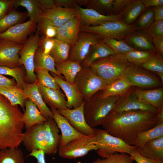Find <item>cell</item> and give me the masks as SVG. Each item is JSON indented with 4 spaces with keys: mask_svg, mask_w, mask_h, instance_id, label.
Instances as JSON below:
<instances>
[{
    "mask_svg": "<svg viewBox=\"0 0 163 163\" xmlns=\"http://www.w3.org/2000/svg\"><path fill=\"white\" fill-rule=\"evenodd\" d=\"M157 114L139 110L111 111L101 125L109 134L133 145L139 133L157 124Z\"/></svg>",
    "mask_w": 163,
    "mask_h": 163,
    "instance_id": "1",
    "label": "cell"
},
{
    "mask_svg": "<svg viewBox=\"0 0 163 163\" xmlns=\"http://www.w3.org/2000/svg\"><path fill=\"white\" fill-rule=\"evenodd\" d=\"M23 113L0 94V150L18 148L22 142L24 123Z\"/></svg>",
    "mask_w": 163,
    "mask_h": 163,
    "instance_id": "2",
    "label": "cell"
},
{
    "mask_svg": "<svg viewBox=\"0 0 163 163\" xmlns=\"http://www.w3.org/2000/svg\"><path fill=\"white\" fill-rule=\"evenodd\" d=\"M53 118L34 125L24 133L22 142L29 151L42 149L45 154H55L58 150L60 135Z\"/></svg>",
    "mask_w": 163,
    "mask_h": 163,
    "instance_id": "3",
    "label": "cell"
},
{
    "mask_svg": "<svg viewBox=\"0 0 163 163\" xmlns=\"http://www.w3.org/2000/svg\"><path fill=\"white\" fill-rule=\"evenodd\" d=\"M130 63L124 54L117 53L98 59L89 67L108 84L123 76L125 69Z\"/></svg>",
    "mask_w": 163,
    "mask_h": 163,
    "instance_id": "4",
    "label": "cell"
},
{
    "mask_svg": "<svg viewBox=\"0 0 163 163\" xmlns=\"http://www.w3.org/2000/svg\"><path fill=\"white\" fill-rule=\"evenodd\" d=\"M119 96L102 98L94 95L88 101H85L84 112L88 124L94 128L101 125L105 118L112 110L119 99Z\"/></svg>",
    "mask_w": 163,
    "mask_h": 163,
    "instance_id": "5",
    "label": "cell"
},
{
    "mask_svg": "<svg viewBox=\"0 0 163 163\" xmlns=\"http://www.w3.org/2000/svg\"><path fill=\"white\" fill-rule=\"evenodd\" d=\"M97 153L103 158L116 152L129 155L137 147L129 145L122 139L109 134L104 129L94 128Z\"/></svg>",
    "mask_w": 163,
    "mask_h": 163,
    "instance_id": "6",
    "label": "cell"
},
{
    "mask_svg": "<svg viewBox=\"0 0 163 163\" xmlns=\"http://www.w3.org/2000/svg\"><path fill=\"white\" fill-rule=\"evenodd\" d=\"M136 31L133 25L126 24L122 20L111 21L94 26L80 25V31L95 34L101 40L114 38L124 40Z\"/></svg>",
    "mask_w": 163,
    "mask_h": 163,
    "instance_id": "7",
    "label": "cell"
},
{
    "mask_svg": "<svg viewBox=\"0 0 163 163\" xmlns=\"http://www.w3.org/2000/svg\"><path fill=\"white\" fill-rule=\"evenodd\" d=\"M74 83L85 101L90 100L108 84L106 81L95 74L89 67L82 68L77 74Z\"/></svg>",
    "mask_w": 163,
    "mask_h": 163,
    "instance_id": "8",
    "label": "cell"
},
{
    "mask_svg": "<svg viewBox=\"0 0 163 163\" xmlns=\"http://www.w3.org/2000/svg\"><path fill=\"white\" fill-rule=\"evenodd\" d=\"M40 37V34L37 30L27 39L19 53V65H24L26 72L25 80L29 84L37 82L34 73V59L35 52L38 48Z\"/></svg>",
    "mask_w": 163,
    "mask_h": 163,
    "instance_id": "9",
    "label": "cell"
},
{
    "mask_svg": "<svg viewBox=\"0 0 163 163\" xmlns=\"http://www.w3.org/2000/svg\"><path fill=\"white\" fill-rule=\"evenodd\" d=\"M101 40L97 34L80 31L71 46L69 59L81 65L92 46Z\"/></svg>",
    "mask_w": 163,
    "mask_h": 163,
    "instance_id": "10",
    "label": "cell"
},
{
    "mask_svg": "<svg viewBox=\"0 0 163 163\" xmlns=\"http://www.w3.org/2000/svg\"><path fill=\"white\" fill-rule=\"evenodd\" d=\"M95 141V136L75 139L59 149V155L62 158L70 159L84 156L90 151L97 150Z\"/></svg>",
    "mask_w": 163,
    "mask_h": 163,
    "instance_id": "11",
    "label": "cell"
},
{
    "mask_svg": "<svg viewBox=\"0 0 163 163\" xmlns=\"http://www.w3.org/2000/svg\"><path fill=\"white\" fill-rule=\"evenodd\" d=\"M132 85L144 88H153L161 85L157 78L149 74L139 66L130 63L124 73Z\"/></svg>",
    "mask_w": 163,
    "mask_h": 163,
    "instance_id": "12",
    "label": "cell"
},
{
    "mask_svg": "<svg viewBox=\"0 0 163 163\" xmlns=\"http://www.w3.org/2000/svg\"><path fill=\"white\" fill-rule=\"evenodd\" d=\"M84 102L79 107L75 109L58 110V112L66 117L71 125L77 131L87 136H95L94 128L87 123L84 112Z\"/></svg>",
    "mask_w": 163,
    "mask_h": 163,
    "instance_id": "13",
    "label": "cell"
},
{
    "mask_svg": "<svg viewBox=\"0 0 163 163\" xmlns=\"http://www.w3.org/2000/svg\"><path fill=\"white\" fill-rule=\"evenodd\" d=\"M37 28V24L29 20L25 22L16 24L0 33V39L23 45L28 36L34 32Z\"/></svg>",
    "mask_w": 163,
    "mask_h": 163,
    "instance_id": "14",
    "label": "cell"
},
{
    "mask_svg": "<svg viewBox=\"0 0 163 163\" xmlns=\"http://www.w3.org/2000/svg\"><path fill=\"white\" fill-rule=\"evenodd\" d=\"M23 45L0 39V66L14 68L19 66V53Z\"/></svg>",
    "mask_w": 163,
    "mask_h": 163,
    "instance_id": "15",
    "label": "cell"
},
{
    "mask_svg": "<svg viewBox=\"0 0 163 163\" xmlns=\"http://www.w3.org/2000/svg\"><path fill=\"white\" fill-rule=\"evenodd\" d=\"M50 109L53 114V118L61 133L58 149L73 139L87 136L75 129L70 124L68 120L61 114L56 109L52 108Z\"/></svg>",
    "mask_w": 163,
    "mask_h": 163,
    "instance_id": "16",
    "label": "cell"
},
{
    "mask_svg": "<svg viewBox=\"0 0 163 163\" xmlns=\"http://www.w3.org/2000/svg\"><path fill=\"white\" fill-rule=\"evenodd\" d=\"M141 110L157 114L158 110L151 105L145 104L139 100L133 92L130 93L115 104L112 110L121 112L132 110Z\"/></svg>",
    "mask_w": 163,
    "mask_h": 163,
    "instance_id": "17",
    "label": "cell"
},
{
    "mask_svg": "<svg viewBox=\"0 0 163 163\" xmlns=\"http://www.w3.org/2000/svg\"><path fill=\"white\" fill-rule=\"evenodd\" d=\"M80 24L86 26H94L104 23L117 20H122V14L115 15L102 14L91 9L84 8L78 6Z\"/></svg>",
    "mask_w": 163,
    "mask_h": 163,
    "instance_id": "18",
    "label": "cell"
},
{
    "mask_svg": "<svg viewBox=\"0 0 163 163\" xmlns=\"http://www.w3.org/2000/svg\"><path fill=\"white\" fill-rule=\"evenodd\" d=\"M67 98V108L73 109L80 106L85 101L76 85L68 82L55 74L50 72Z\"/></svg>",
    "mask_w": 163,
    "mask_h": 163,
    "instance_id": "19",
    "label": "cell"
},
{
    "mask_svg": "<svg viewBox=\"0 0 163 163\" xmlns=\"http://www.w3.org/2000/svg\"><path fill=\"white\" fill-rule=\"evenodd\" d=\"M77 8H70L56 6L44 11L43 18L51 21L57 27L60 26L79 15Z\"/></svg>",
    "mask_w": 163,
    "mask_h": 163,
    "instance_id": "20",
    "label": "cell"
},
{
    "mask_svg": "<svg viewBox=\"0 0 163 163\" xmlns=\"http://www.w3.org/2000/svg\"><path fill=\"white\" fill-rule=\"evenodd\" d=\"M80 25L78 15L58 27L56 38L71 46L80 31Z\"/></svg>",
    "mask_w": 163,
    "mask_h": 163,
    "instance_id": "21",
    "label": "cell"
},
{
    "mask_svg": "<svg viewBox=\"0 0 163 163\" xmlns=\"http://www.w3.org/2000/svg\"><path fill=\"white\" fill-rule=\"evenodd\" d=\"M37 83L43 101L50 108L57 110L67 108L66 101L60 90L49 88Z\"/></svg>",
    "mask_w": 163,
    "mask_h": 163,
    "instance_id": "22",
    "label": "cell"
},
{
    "mask_svg": "<svg viewBox=\"0 0 163 163\" xmlns=\"http://www.w3.org/2000/svg\"><path fill=\"white\" fill-rule=\"evenodd\" d=\"M23 91L27 98L34 103L43 116L46 118H53L52 111L44 102L39 91L37 82L33 84H27Z\"/></svg>",
    "mask_w": 163,
    "mask_h": 163,
    "instance_id": "23",
    "label": "cell"
},
{
    "mask_svg": "<svg viewBox=\"0 0 163 163\" xmlns=\"http://www.w3.org/2000/svg\"><path fill=\"white\" fill-rule=\"evenodd\" d=\"M133 93L140 101L152 105L158 110L163 109L162 88L147 90L136 89Z\"/></svg>",
    "mask_w": 163,
    "mask_h": 163,
    "instance_id": "24",
    "label": "cell"
},
{
    "mask_svg": "<svg viewBox=\"0 0 163 163\" xmlns=\"http://www.w3.org/2000/svg\"><path fill=\"white\" fill-rule=\"evenodd\" d=\"M132 86L128 78L124 75L108 83L98 94L101 97L105 98L112 96H119L126 93Z\"/></svg>",
    "mask_w": 163,
    "mask_h": 163,
    "instance_id": "25",
    "label": "cell"
},
{
    "mask_svg": "<svg viewBox=\"0 0 163 163\" xmlns=\"http://www.w3.org/2000/svg\"><path fill=\"white\" fill-rule=\"evenodd\" d=\"M117 54L102 40L92 46L81 66L89 67L95 61L110 55Z\"/></svg>",
    "mask_w": 163,
    "mask_h": 163,
    "instance_id": "26",
    "label": "cell"
},
{
    "mask_svg": "<svg viewBox=\"0 0 163 163\" xmlns=\"http://www.w3.org/2000/svg\"><path fill=\"white\" fill-rule=\"evenodd\" d=\"M123 40L136 50H155L152 43V38L147 34L135 32Z\"/></svg>",
    "mask_w": 163,
    "mask_h": 163,
    "instance_id": "27",
    "label": "cell"
},
{
    "mask_svg": "<svg viewBox=\"0 0 163 163\" xmlns=\"http://www.w3.org/2000/svg\"><path fill=\"white\" fill-rule=\"evenodd\" d=\"M136 150L142 156L163 162V136L147 142L143 148Z\"/></svg>",
    "mask_w": 163,
    "mask_h": 163,
    "instance_id": "28",
    "label": "cell"
},
{
    "mask_svg": "<svg viewBox=\"0 0 163 163\" xmlns=\"http://www.w3.org/2000/svg\"><path fill=\"white\" fill-rule=\"evenodd\" d=\"M25 106V110L22 119L26 130L46 120V118L42 115L37 106L30 99L26 100Z\"/></svg>",
    "mask_w": 163,
    "mask_h": 163,
    "instance_id": "29",
    "label": "cell"
},
{
    "mask_svg": "<svg viewBox=\"0 0 163 163\" xmlns=\"http://www.w3.org/2000/svg\"><path fill=\"white\" fill-rule=\"evenodd\" d=\"M55 67L59 74L62 75L66 81L72 84H74L77 74L83 68L80 64L70 59L55 63Z\"/></svg>",
    "mask_w": 163,
    "mask_h": 163,
    "instance_id": "30",
    "label": "cell"
},
{
    "mask_svg": "<svg viewBox=\"0 0 163 163\" xmlns=\"http://www.w3.org/2000/svg\"><path fill=\"white\" fill-rule=\"evenodd\" d=\"M22 6L25 8L29 20L38 23L43 18V11L38 0H15L14 6Z\"/></svg>",
    "mask_w": 163,
    "mask_h": 163,
    "instance_id": "31",
    "label": "cell"
},
{
    "mask_svg": "<svg viewBox=\"0 0 163 163\" xmlns=\"http://www.w3.org/2000/svg\"><path fill=\"white\" fill-rule=\"evenodd\" d=\"M163 136V123L157 124L153 127L139 133L133 145L143 148L147 142Z\"/></svg>",
    "mask_w": 163,
    "mask_h": 163,
    "instance_id": "32",
    "label": "cell"
},
{
    "mask_svg": "<svg viewBox=\"0 0 163 163\" xmlns=\"http://www.w3.org/2000/svg\"><path fill=\"white\" fill-rule=\"evenodd\" d=\"M54 61L49 54L44 53L39 48L36 50L34 56V71L40 69H45L53 72L62 78L56 71Z\"/></svg>",
    "mask_w": 163,
    "mask_h": 163,
    "instance_id": "33",
    "label": "cell"
},
{
    "mask_svg": "<svg viewBox=\"0 0 163 163\" xmlns=\"http://www.w3.org/2000/svg\"><path fill=\"white\" fill-rule=\"evenodd\" d=\"M28 17L27 12H20L12 9L0 19V34L16 24L24 22Z\"/></svg>",
    "mask_w": 163,
    "mask_h": 163,
    "instance_id": "34",
    "label": "cell"
},
{
    "mask_svg": "<svg viewBox=\"0 0 163 163\" xmlns=\"http://www.w3.org/2000/svg\"><path fill=\"white\" fill-rule=\"evenodd\" d=\"M0 94L5 97L12 105H19L24 110L27 98L23 90L17 86L11 88L0 87Z\"/></svg>",
    "mask_w": 163,
    "mask_h": 163,
    "instance_id": "35",
    "label": "cell"
},
{
    "mask_svg": "<svg viewBox=\"0 0 163 163\" xmlns=\"http://www.w3.org/2000/svg\"><path fill=\"white\" fill-rule=\"evenodd\" d=\"M145 8L141 0H131L122 14V20L126 24L133 25Z\"/></svg>",
    "mask_w": 163,
    "mask_h": 163,
    "instance_id": "36",
    "label": "cell"
},
{
    "mask_svg": "<svg viewBox=\"0 0 163 163\" xmlns=\"http://www.w3.org/2000/svg\"><path fill=\"white\" fill-rule=\"evenodd\" d=\"M71 47V46L68 43L56 39V44L49 54L55 63L63 62L69 59Z\"/></svg>",
    "mask_w": 163,
    "mask_h": 163,
    "instance_id": "37",
    "label": "cell"
},
{
    "mask_svg": "<svg viewBox=\"0 0 163 163\" xmlns=\"http://www.w3.org/2000/svg\"><path fill=\"white\" fill-rule=\"evenodd\" d=\"M0 163H25L23 153L18 148L1 149Z\"/></svg>",
    "mask_w": 163,
    "mask_h": 163,
    "instance_id": "38",
    "label": "cell"
},
{
    "mask_svg": "<svg viewBox=\"0 0 163 163\" xmlns=\"http://www.w3.org/2000/svg\"><path fill=\"white\" fill-rule=\"evenodd\" d=\"M24 69L20 66L11 68L6 66H0V74L10 76L14 78L19 88L23 90L26 87Z\"/></svg>",
    "mask_w": 163,
    "mask_h": 163,
    "instance_id": "39",
    "label": "cell"
},
{
    "mask_svg": "<svg viewBox=\"0 0 163 163\" xmlns=\"http://www.w3.org/2000/svg\"><path fill=\"white\" fill-rule=\"evenodd\" d=\"M36 73L37 82L47 88L59 90L60 86L54 78L49 73V71L45 69H40L34 71Z\"/></svg>",
    "mask_w": 163,
    "mask_h": 163,
    "instance_id": "40",
    "label": "cell"
},
{
    "mask_svg": "<svg viewBox=\"0 0 163 163\" xmlns=\"http://www.w3.org/2000/svg\"><path fill=\"white\" fill-rule=\"evenodd\" d=\"M154 51L134 50L124 55L129 62L139 66L147 61L154 54Z\"/></svg>",
    "mask_w": 163,
    "mask_h": 163,
    "instance_id": "41",
    "label": "cell"
},
{
    "mask_svg": "<svg viewBox=\"0 0 163 163\" xmlns=\"http://www.w3.org/2000/svg\"><path fill=\"white\" fill-rule=\"evenodd\" d=\"M113 0H90L86 5V8L94 10L103 15H113Z\"/></svg>",
    "mask_w": 163,
    "mask_h": 163,
    "instance_id": "42",
    "label": "cell"
},
{
    "mask_svg": "<svg viewBox=\"0 0 163 163\" xmlns=\"http://www.w3.org/2000/svg\"><path fill=\"white\" fill-rule=\"evenodd\" d=\"M37 28L39 34L49 38H56L58 27L51 21L43 18L37 24Z\"/></svg>",
    "mask_w": 163,
    "mask_h": 163,
    "instance_id": "43",
    "label": "cell"
},
{
    "mask_svg": "<svg viewBox=\"0 0 163 163\" xmlns=\"http://www.w3.org/2000/svg\"><path fill=\"white\" fill-rule=\"evenodd\" d=\"M102 40L117 53L125 54L134 50L123 40L114 38L104 39Z\"/></svg>",
    "mask_w": 163,
    "mask_h": 163,
    "instance_id": "44",
    "label": "cell"
},
{
    "mask_svg": "<svg viewBox=\"0 0 163 163\" xmlns=\"http://www.w3.org/2000/svg\"><path fill=\"white\" fill-rule=\"evenodd\" d=\"M134 161L129 155L116 152L103 159L98 158L91 163H133Z\"/></svg>",
    "mask_w": 163,
    "mask_h": 163,
    "instance_id": "45",
    "label": "cell"
},
{
    "mask_svg": "<svg viewBox=\"0 0 163 163\" xmlns=\"http://www.w3.org/2000/svg\"><path fill=\"white\" fill-rule=\"evenodd\" d=\"M154 20L153 9H149L143 13L133 25L136 30H147Z\"/></svg>",
    "mask_w": 163,
    "mask_h": 163,
    "instance_id": "46",
    "label": "cell"
},
{
    "mask_svg": "<svg viewBox=\"0 0 163 163\" xmlns=\"http://www.w3.org/2000/svg\"><path fill=\"white\" fill-rule=\"evenodd\" d=\"M144 69L156 73H163V61L154 54L145 62L141 65Z\"/></svg>",
    "mask_w": 163,
    "mask_h": 163,
    "instance_id": "47",
    "label": "cell"
},
{
    "mask_svg": "<svg viewBox=\"0 0 163 163\" xmlns=\"http://www.w3.org/2000/svg\"><path fill=\"white\" fill-rule=\"evenodd\" d=\"M56 38H49L42 35L40 36L38 48L46 54H49L56 42Z\"/></svg>",
    "mask_w": 163,
    "mask_h": 163,
    "instance_id": "48",
    "label": "cell"
},
{
    "mask_svg": "<svg viewBox=\"0 0 163 163\" xmlns=\"http://www.w3.org/2000/svg\"><path fill=\"white\" fill-rule=\"evenodd\" d=\"M147 34L152 38L163 36V20L154 21L147 29Z\"/></svg>",
    "mask_w": 163,
    "mask_h": 163,
    "instance_id": "49",
    "label": "cell"
},
{
    "mask_svg": "<svg viewBox=\"0 0 163 163\" xmlns=\"http://www.w3.org/2000/svg\"><path fill=\"white\" fill-rule=\"evenodd\" d=\"M131 0H113L112 3V14L117 15L122 14Z\"/></svg>",
    "mask_w": 163,
    "mask_h": 163,
    "instance_id": "50",
    "label": "cell"
},
{
    "mask_svg": "<svg viewBox=\"0 0 163 163\" xmlns=\"http://www.w3.org/2000/svg\"><path fill=\"white\" fill-rule=\"evenodd\" d=\"M136 149L131 152L129 155L131 158L135 161L136 163H163V162L159 160L142 156Z\"/></svg>",
    "mask_w": 163,
    "mask_h": 163,
    "instance_id": "51",
    "label": "cell"
},
{
    "mask_svg": "<svg viewBox=\"0 0 163 163\" xmlns=\"http://www.w3.org/2000/svg\"><path fill=\"white\" fill-rule=\"evenodd\" d=\"M15 1V0H0V19L13 9Z\"/></svg>",
    "mask_w": 163,
    "mask_h": 163,
    "instance_id": "52",
    "label": "cell"
},
{
    "mask_svg": "<svg viewBox=\"0 0 163 163\" xmlns=\"http://www.w3.org/2000/svg\"><path fill=\"white\" fill-rule=\"evenodd\" d=\"M56 6L76 8L78 6L76 0H54Z\"/></svg>",
    "mask_w": 163,
    "mask_h": 163,
    "instance_id": "53",
    "label": "cell"
},
{
    "mask_svg": "<svg viewBox=\"0 0 163 163\" xmlns=\"http://www.w3.org/2000/svg\"><path fill=\"white\" fill-rule=\"evenodd\" d=\"M16 86V82L14 78L10 79L0 74V87L11 88Z\"/></svg>",
    "mask_w": 163,
    "mask_h": 163,
    "instance_id": "54",
    "label": "cell"
},
{
    "mask_svg": "<svg viewBox=\"0 0 163 163\" xmlns=\"http://www.w3.org/2000/svg\"><path fill=\"white\" fill-rule=\"evenodd\" d=\"M155 50L161 56L163 55V36L152 38Z\"/></svg>",
    "mask_w": 163,
    "mask_h": 163,
    "instance_id": "55",
    "label": "cell"
},
{
    "mask_svg": "<svg viewBox=\"0 0 163 163\" xmlns=\"http://www.w3.org/2000/svg\"><path fill=\"white\" fill-rule=\"evenodd\" d=\"M45 153L41 149L34 150L31 151L27 156H32L35 158L38 163H46L45 158Z\"/></svg>",
    "mask_w": 163,
    "mask_h": 163,
    "instance_id": "56",
    "label": "cell"
},
{
    "mask_svg": "<svg viewBox=\"0 0 163 163\" xmlns=\"http://www.w3.org/2000/svg\"><path fill=\"white\" fill-rule=\"evenodd\" d=\"M43 11L56 7L54 0H38Z\"/></svg>",
    "mask_w": 163,
    "mask_h": 163,
    "instance_id": "57",
    "label": "cell"
},
{
    "mask_svg": "<svg viewBox=\"0 0 163 163\" xmlns=\"http://www.w3.org/2000/svg\"><path fill=\"white\" fill-rule=\"evenodd\" d=\"M153 10L154 20L156 21L163 20V5L154 7Z\"/></svg>",
    "mask_w": 163,
    "mask_h": 163,
    "instance_id": "58",
    "label": "cell"
},
{
    "mask_svg": "<svg viewBox=\"0 0 163 163\" xmlns=\"http://www.w3.org/2000/svg\"><path fill=\"white\" fill-rule=\"evenodd\" d=\"M141 1L145 8L163 5V0H141Z\"/></svg>",
    "mask_w": 163,
    "mask_h": 163,
    "instance_id": "59",
    "label": "cell"
},
{
    "mask_svg": "<svg viewBox=\"0 0 163 163\" xmlns=\"http://www.w3.org/2000/svg\"><path fill=\"white\" fill-rule=\"evenodd\" d=\"M157 117V124L163 123V109L158 110Z\"/></svg>",
    "mask_w": 163,
    "mask_h": 163,
    "instance_id": "60",
    "label": "cell"
},
{
    "mask_svg": "<svg viewBox=\"0 0 163 163\" xmlns=\"http://www.w3.org/2000/svg\"><path fill=\"white\" fill-rule=\"evenodd\" d=\"M90 0H76L78 5L81 7V6L87 5Z\"/></svg>",
    "mask_w": 163,
    "mask_h": 163,
    "instance_id": "61",
    "label": "cell"
},
{
    "mask_svg": "<svg viewBox=\"0 0 163 163\" xmlns=\"http://www.w3.org/2000/svg\"><path fill=\"white\" fill-rule=\"evenodd\" d=\"M158 76L160 77V78L161 79V82L162 84L163 83V73H156Z\"/></svg>",
    "mask_w": 163,
    "mask_h": 163,
    "instance_id": "62",
    "label": "cell"
},
{
    "mask_svg": "<svg viewBox=\"0 0 163 163\" xmlns=\"http://www.w3.org/2000/svg\"></svg>",
    "mask_w": 163,
    "mask_h": 163,
    "instance_id": "63",
    "label": "cell"
}]
</instances>
